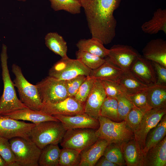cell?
<instances>
[{"label":"cell","mask_w":166,"mask_h":166,"mask_svg":"<svg viewBox=\"0 0 166 166\" xmlns=\"http://www.w3.org/2000/svg\"><path fill=\"white\" fill-rule=\"evenodd\" d=\"M45 39V45L50 50L61 58L68 57L67 43L62 36L56 32H50L46 35Z\"/></svg>","instance_id":"4316f807"},{"label":"cell","mask_w":166,"mask_h":166,"mask_svg":"<svg viewBox=\"0 0 166 166\" xmlns=\"http://www.w3.org/2000/svg\"><path fill=\"white\" fill-rule=\"evenodd\" d=\"M147 89L131 95H127L126 97L137 107L151 108L148 103Z\"/></svg>","instance_id":"60d3db41"},{"label":"cell","mask_w":166,"mask_h":166,"mask_svg":"<svg viewBox=\"0 0 166 166\" xmlns=\"http://www.w3.org/2000/svg\"><path fill=\"white\" fill-rule=\"evenodd\" d=\"M99 39L92 37L88 39H81L76 44L78 50L89 53L102 58L108 57L109 49H106Z\"/></svg>","instance_id":"d4e9b609"},{"label":"cell","mask_w":166,"mask_h":166,"mask_svg":"<svg viewBox=\"0 0 166 166\" xmlns=\"http://www.w3.org/2000/svg\"><path fill=\"white\" fill-rule=\"evenodd\" d=\"M105 62L97 69L92 70L90 77L100 80L117 81L124 71L109 60L108 57Z\"/></svg>","instance_id":"7402d4cb"},{"label":"cell","mask_w":166,"mask_h":166,"mask_svg":"<svg viewBox=\"0 0 166 166\" xmlns=\"http://www.w3.org/2000/svg\"><path fill=\"white\" fill-rule=\"evenodd\" d=\"M98 139L95 129L76 128L66 130L60 143L63 148H71L81 152Z\"/></svg>","instance_id":"ba28073f"},{"label":"cell","mask_w":166,"mask_h":166,"mask_svg":"<svg viewBox=\"0 0 166 166\" xmlns=\"http://www.w3.org/2000/svg\"><path fill=\"white\" fill-rule=\"evenodd\" d=\"M0 166H8V164L0 155Z\"/></svg>","instance_id":"ee69618b"},{"label":"cell","mask_w":166,"mask_h":166,"mask_svg":"<svg viewBox=\"0 0 166 166\" xmlns=\"http://www.w3.org/2000/svg\"><path fill=\"white\" fill-rule=\"evenodd\" d=\"M152 64L140 55L134 61L130 71L138 80L149 86L156 84V77Z\"/></svg>","instance_id":"2e32d148"},{"label":"cell","mask_w":166,"mask_h":166,"mask_svg":"<svg viewBox=\"0 0 166 166\" xmlns=\"http://www.w3.org/2000/svg\"><path fill=\"white\" fill-rule=\"evenodd\" d=\"M92 37L104 44L110 43L116 35L117 21L114 12L121 0H80Z\"/></svg>","instance_id":"6da1fadb"},{"label":"cell","mask_w":166,"mask_h":166,"mask_svg":"<svg viewBox=\"0 0 166 166\" xmlns=\"http://www.w3.org/2000/svg\"><path fill=\"white\" fill-rule=\"evenodd\" d=\"M166 109H151L144 115L139 126L134 132V139L139 144L142 151L147 134L166 114Z\"/></svg>","instance_id":"4fadbf2b"},{"label":"cell","mask_w":166,"mask_h":166,"mask_svg":"<svg viewBox=\"0 0 166 166\" xmlns=\"http://www.w3.org/2000/svg\"><path fill=\"white\" fill-rule=\"evenodd\" d=\"M117 100L118 117L121 122L125 121L127 115L132 109L133 104L126 96H121Z\"/></svg>","instance_id":"f35d334b"},{"label":"cell","mask_w":166,"mask_h":166,"mask_svg":"<svg viewBox=\"0 0 166 166\" xmlns=\"http://www.w3.org/2000/svg\"><path fill=\"white\" fill-rule=\"evenodd\" d=\"M95 80L89 76H87L74 97L79 102L84 103L92 89Z\"/></svg>","instance_id":"74e56055"},{"label":"cell","mask_w":166,"mask_h":166,"mask_svg":"<svg viewBox=\"0 0 166 166\" xmlns=\"http://www.w3.org/2000/svg\"><path fill=\"white\" fill-rule=\"evenodd\" d=\"M106 97L101 80L96 79L92 89L84 103V112L98 119L101 106Z\"/></svg>","instance_id":"9a60e30c"},{"label":"cell","mask_w":166,"mask_h":166,"mask_svg":"<svg viewBox=\"0 0 166 166\" xmlns=\"http://www.w3.org/2000/svg\"><path fill=\"white\" fill-rule=\"evenodd\" d=\"M141 28L144 32L150 34H157L160 31L166 34V9H157L151 19L142 25Z\"/></svg>","instance_id":"603a6c76"},{"label":"cell","mask_w":166,"mask_h":166,"mask_svg":"<svg viewBox=\"0 0 166 166\" xmlns=\"http://www.w3.org/2000/svg\"><path fill=\"white\" fill-rule=\"evenodd\" d=\"M117 106V99L106 97L101 106L100 115L114 121L120 122L118 117Z\"/></svg>","instance_id":"4dcf8cb0"},{"label":"cell","mask_w":166,"mask_h":166,"mask_svg":"<svg viewBox=\"0 0 166 166\" xmlns=\"http://www.w3.org/2000/svg\"><path fill=\"white\" fill-rule=\"evenodd\" d=\"M12 69L15 76L13 82L17 89L20 100L29 108L40 110L43 103L36 85L26 79L18 65L13 64Z\"/></svg>","instance_id":"5b68a950"},{"label":"cell","mask_w":166,"mask_h":166,"mask_svg":"<svg viewBox=\"0 0 166 166\" xmlns=\"http://www.w3.org/2000/svg\"><path fill=\"white\" fill-rule=\"evenodd\" d=\"M98 119L100 126L96 130V135L99 139L106 140L109 144L121 146L134 137L133 132L125 121L115 122L100 115Z\"/></svg>","instance_id":"3957f363"},{"label":"cell","mask_w":166,"mask_h":166,"mask_svg":"<svg viewBox=\"0 0 166 166\" xmlns=\"http://www.w3.org/2000/svg\"><path fill=\"white\" fill-rule=\"evenodd\" d=\"M77 59L80 60L86 67L92 70L95 69L105 61L104 58L78 50L76 52Z\"/></svg>","instance_id":"836d02e7"},{"label":"cell","mask_w":166,"mask_h":166,"mask_svg":"<svg viewBox=\"0 0 166 166\" xmlns=\"http://www.w3.org/2000/svg\"><path fill=\"white\" fill-rule=\"evenodd\" d=\"M125 165L144 166V154L139 143L134 137L121 146Z\"/></svg>","instance_id":"ac0fdd59"},{"label":"cell","mask_w":166,"mask_h":166,"mask_svg":"<svg viewBox=\"0 0 166 166\" xmlns=\"http://www.w3.org/2000/svg\"><path fill=\"white\" fill-rule=\"evenodd\" d=\"M166 135V115L165 114L158 124L151 129L147 135L145 146L143 150L144 155L150 148L161 140Z\"/></svg>","instance_id":"484cf974"},{"label":"cell","mask_w":166,"mask_h":166,"mask_svg":"<svg viewBox=\"0 0 166 166\" xmlns=\"http://www.w3.org/2000/svg\"><path fill=\"white\" fill-rule=\"evenodd\" d=\"M55 11L63 10L72 14H80L81 5L80 0H49Z\"/></svg>","instance_id":"f546056e"},{"label":"cell","mask_w":166,"mask_h":166,"mask_svg":"<svg viewBox=\"0 0 166 166\" xmlns=\"http://www.w3.org/2000/svg\"><path fill=\"white\" fill-rule=\"evenodd\" d=\"M80 152L69 148L61 149L59 165L60 166H77L81 161Z\"/></svg>","instance_id":"1f68e13d"},{"label":"cell","mask_w":166,"mask_h":166,"mask_svg":"<svg viewBox=\"0 0 166 166\" xmlns=\"http://www.w3.org/2000/svg\"><path fill=\"white\" fill-rule=\"evenodd\" d=\"M58 144H49L42 149L38 164L40 166H59L61 149Z\"/></svg>","instance_id":"83f0119b"},{"label":"cell","mask_w":166,"mask_h":166,"mask_svg":"<svg viewBox=\"0 0 166 166\" xmlns=\"http://www.w3.org/2000/svg\"><path fill=\"white\" fill-rule=\"evenodd\" d=\"M17 166H38L42 149L30 138L16 137L9 140Z\"/></svg>","instance_id":"8992f818"},{"label":"cell","mask_w":166,"mask_h":166,"mask_svg":"<svg viewBox=\"0 0 166 166\" xmlns=\"http://www.w3.org/2000/svg\"><path fill=\"white\" fill-rule=\"evenodd\" d=\"M0 155L8 166H17L9 140L0 136Z\"/></svg>","instance_id":"8d00e7d4"},{"label":"cell","mask_w":166,"mask_h":166,"mask_svg":"<svg viewBox=\"0 0 166 166\" xmlns=\"http://www.w3.org/2000/svg\"><path fill=\"white\" fill-rule=\"evenodd\" d=\"M35 125L0 115V136L9 140L16 137L29 139L30 132Z\"/></svg>","instance_id":"30bf717a"},{"label":"cell","mask_w":166,"mask_h":166,"mask_svg":"<svg viewBox=\"0 0 166 166\" xmlns=\"http://www.w3.org/2000/svg\"><path fill=\"white\" fill-rule=\"evenodd\" d=\"M18 0L19 1H22L24 2V1H26L27 0Z\"/></svg>","instance_id":"f6af8a7d"},{"label":"cell","mask_w":166,"mask_h":166,"mask_svg":"<svg viewBox=\"0 0 166 166\" xmlns=\"http://www.w3.org/2000/svg\"><path fill=\"white\" fill-rule=\"evenodd\" d=\"M96 166H118L108 160L104 156L101 157L95 164Z\"/></svg>","instance_id":"7bdbcfd3"},{"label":"cell","mask_w":166,"mask_h":166,"mask_svg":"<svg viewBox=\"0 0 166 166\" xmlns=\"http://www.w3.org/2000/svg\"><path fill=\"white\" fill-rule=\"evenodd\" d=\"M53 116L61 122L66 131L81 128L96 130L100 126L98 119L91 117L85 113L73 116L56 115Z\"/></svg>","instance_id":"5bb4252c"},{"label":"cell","mask_w":166,"mask_h":166,"mask_svg":"<svg viewBox=\"0 0 166 166\" xmlns=\"http://www.w3.org/2000/svg\"><path fill=\"white\" fill-rule=\"evenodd\" d=\"M166 166V137L144 155V166Z\"/></svg>","instance_id":"44dd1931"},{"label":"cell","mask_w":166,"mask_h":166,"mask_svg":"<svg viewBox=\"0 0 166 166\" xmlns=\"http://www.w3.org/2000/svg\"><path fill=\"white\" fill-rule=\"evenodd\" d=\"M140 54L130 46L118 44L113 46L108 56L109 60L124 72L130 71L134 60Z\"/></svg>","instance_id":"7c38bea8"},{"label":"cell","mask_w":166,"mask_h":166,"mask_svg":"<svg viewBox=\"0 0 166 166\" xmlns=\"http://www.w3.org/2000/svg\"><path fill=\"white\" fill-rule=\"evenodd\" d=\"M3 116L18 120L30 121L34 124L49 121H59L54 116L29 108L16 110Z\"/></svg>","instance_id":"ffe728a7"},{"label":"cell","mask_w":166,"mask_h":166,"mask_svg":"<svg viewBox=\"0 0 166 166\" xmlns=\"http://www.w3.org/2000/svg\"><path fill=\"white\" fill-rule=\"evenodd\" d=\"M66 131L60 121H44L35 124L29 138L42 149L49 144L60 143Z\"/></svg>","instance_id":"277c9868"},{"label":"cell","mask_w":166,"mask_h":166,"mask_svg":"<svg viewBox=\"0 0 166 166\" xmlns=\"http://www.w3.org/2000/svg\"><path fill=\"white\" fill-rule=\"evenodd\" d=\"M151 109L150 107H138L133 104L132 109L127 115L125 121L133 132L139 126L144 115Z\"/></svg>","instance_id":"d6a6232c"},{"label":"cell","mask_w":166,"mask_h":166,"mask_svg":"<svg viewBox=\"0 0 166 166\" xmlns=\"http://www.w3.org/2000/svg\"><path fill=\"white\" fill-rule=\"evenodd\" d=\"M86 77L84 75H80L65 81V86L68 97H74Z\"/></svg>","instance_id":"ab89813d"},{"label":"cell","mask_w":166,"mask_h":166,"mask_svg":"<svg viewBox=\"0 0 166 166\" xmlns=\"http://www.w3.org/2000/svg\"><path fill=\"white\" fill-rule=\"evenodd\" d=\"M109 143L105 140L99 139L93 144L80 152L81 161L79 166H94L103 155Z\"/></svg>","instance_id":"d6986e66"},{"label":"cell","mask_w":166,"mask_h":166,"mask_svg":"<svg viewBox=\"0 0 166 166\" xmlns=\"http://www.w3.org/2000/svg\"><path fill=\"white\" fill-rule=\"evenodd\" d=\"M101 81L107 97L117 99L121 96L127 95L124 88L117 81Z\"/></svg>","instance_id":"d590c367"},{"label":"cell","mask_w":166,"mask_h":166,"mask_svg":"<svg viewBox=\"0 0 166 166\" xmlns=\"http://www.w3.org/2000/svg\"><path fill=\"white\" fill-rule=\"evenodd\" d=\"M117 81L124 88L127 95L146 89L148 86L137 78L130 71L124 72Z\"/></svg>","instance_id":"f1b7e54d"},{"label":"cell","mask_w":166,"mask_h":166,"mask_svg":"<svg viewBox=\"0 0 166 166\" xmlns=\"http://www.w3.org/2000/svg\"><path fill=\"white\" fill-rule=\"evenodd\" d=\"M36 85L42 103H56L68 97L65 80L49 76Z\"/></svg>","instance_id":"9c48e42d"},{"label":"cell","mask_w":166,"mask_h":166,"mask_svg":"<svg viewBox=\"0 0 166 166\" xmlns=\"http://www.w3.org/2000/svg\"><path fill=\"white\" fill-rule=\"evenodd\" d=\"M92 70L79 60L69 57L61 58L50 69L49 76L63 80H67L80 75L89 76Z\"/></svg>","instance_id":"52a82bcc"},{"label":"cell","mask_w":166,"mask_h":166,"mask_svg":"<svg viewBox=\"0 0 166 166\" xmlns=\"http://www.w3.org/2000/svg\"><path fill=\"white\" fill-rule=\"evenodd\" d=\"M148 103L152 109H166V86L156 84L147 89Z\"/></svg>","instance_id":"cb8c5ba5"},{"label":"cell","mask_w":166,"mask_h":166,"mask_svg":"<svg viewBox=\"0 0 166 166\" xmlns=\"http://www.w3.org/2000/svg\"><path fill=\"white\" fill-rule=\"evenodd\" d=\"M152 63L157 75L156 84L166 86V67L155 62Z\"/></svg>","instance_id":"b9f144b4"},{"label":"cell","mask_w":166,"mask_h":166,"mask_svg":"<svg viewBox=\"0 0 166 166\" xmlns=\"http://www.w3.org/2000/svg\"><path fill=\"white\" fill-rule=\"evenodd\" d=\"M110 161L118 166L125 165V162L120 146L114 143L109 144L106 148L103 154Z\"/></svg>","instance_id":"e575fe53"},{"label":"cell","mask_w":166,"mask_h":166,"mask_svg":"<svg viewBox=\"0 0 166 166\" xmlns=\"http://www.w3.org/2000/svg\"><path fill=\"white\" fill-rule=\"evenodd\" d=\"M8 58L7 46L3 44L1 53V62L3 90L0 98V115H2L28 108L21 102L17 95L14 83L10 74L7 64Z\"/></svg>","instance_id":"7a4b0ae2"},{"label":"cell","mask_w":166,"mask_h":166,"mask_svg":"<svg viewBox=\"0 0 166 166\" xmlns=\"http://www.w3.org/2000/svg\"><path fill=\"white\" fill-rule=\"evenodd\" d=\"M84 105L74 97H68L56 103H43L40 111L52 116H73L85 113Z\"/></svg>","instance_id":"8fae6325"},{"label":"cell","mask_w":166,"mask_h":166,"mask_svg":"<svg viewBox=\"0 0 166 166\" xmlns=\"http://www.w3.org/2000/svg\"><path fill=\"white\" fill-rule=\"evenodd\" d=\"M143 57L166 67V41L158 38L152 39L142 50Z\"/></svg>","instance_id":"e0dca14e"}]
</instances>
